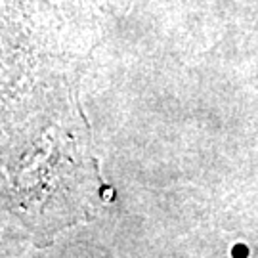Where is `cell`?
Instances as JSON below:
<instances>
[{
	"label": "cell",
	"instance_id": "obj_1",
	"mask_svg": "<svg viewBox=\"0 0 258 258\" xmlns=\"http://www.w3.org/2000/svg\"><path fill=\"white\" fill-rule=\"evenodd\" d=\"M243 249H245V247H241V250H235L233 254H235V256H237V254H239V256H245V254H247V250H243Z\"/></svg>",
	"mask_w": 258,
	"mask_h": 258
}]
</instances>
